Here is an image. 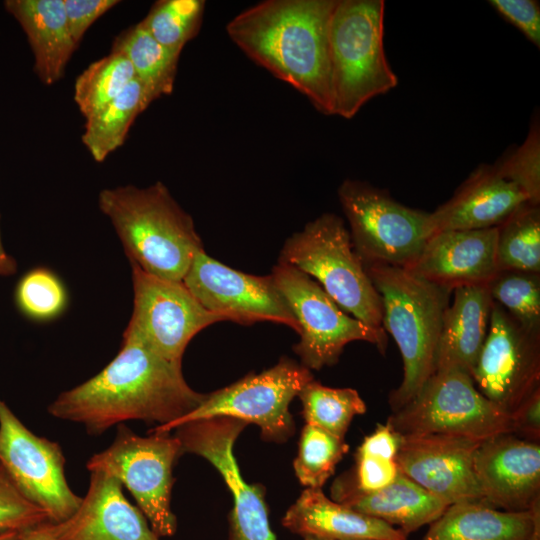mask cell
<instances>
[{"label": "cell", "instance_id": "23", "mask_svg": "<svg viewBox=\"0 0 540 540\" xmlns=\"http://www.w3.org/2000/svg\"><path fill=\"white\" fill-rule=\"evenodd\" d=\"M334 501L377 518L403 533L416 531L435 521L449 506L399 471L395 480L384 488L362 492L346 478L333 484Z\"/></svg>", "mask_w": 540, "mask_h": 540}, {"label": "cell", "instance_id": "13", "mask_svg": "<svg viewBox=\"0 0 540 540\" xmlns=\"http://www.w3.org/2000/svg\"><path fill=\"white\" fill-rule=\"evenodd\" d=\"M0 464L20 492L47 513L51 523L68 519L78 509L82 498L66 481L61 447L33 434L1 399Z\"/></svg>", "mask_w": 540, "mask_h": 540}, {"label": "cell", "instance_id": "34", "mask_svg": "<svg viewBox=\"0 0 540 540\" xmlns=\"http://www.w3.org/2000/svg\"><path fill=\"white\" fill-rule=\"evenodd\" d=\"M348 451L341 439L319 427L306 424L301 432L294 470L307 488H322Z\"/></svg>", "mask_w": 540, "mask_h": 540}, {"label": "cell", "instance_id": "39", "mask_svg": "<svg viewBox=\"0 0 540 540\" xmlns=\"http://www.w3.org/2000/svg\"><path fill=\"white\" fill-rule=\"evenodd\" d=\"M489 4L517 27L535 46H540V6L535 0H490Z\"/></svg>", "mask_w": 540, "mask_h": 540}, {"label": "cell", "instance_id": "16", "mask_svg": "<svg viewBox=\"0 0 540 540\" xmlns=\"http://www.w3.org/2000/svg\"><path fill=\"white\" fill-rule=\"evenodd\" d=\"M183 284L208 311L244 325L272 321L297 333L298 323L271 275L256 276L228 267L204 249L194 257Z\"/></svg>", "mask_w": 540, "mask_h": 540}, {"label": "cell", "instance_id": "29", "mask_svg": "<svg viewBox=\"0 0 540 540\" xmlns=\"http://www.w3.org/2000/svg\"><path fill=\"white\" fill-rule=\"evenodd\" d=\"M112 50L127 56L136 78L156 99L172 93L180 53L161 45L139 24L119 36Z\"/></svg>", "mask_w": 540, "mask_h": 540}, {"label": "cell", "instance_id": "30", "mask_svg": "<svg viewBox=\"0 0 540 540\" xmlns=\"http://www.w3.org/2000/svg\"><path fill=\"white\" fill-rule=\"evenodd\" d=\"M135 78V71L127 56L112 50L78 76L74 85V100L87 119L116 98Z\"/></svg>", "mask_w": 540, "mask_h": 540}, {"label": "cell", "instance_id": "32", "mask_svg": "<svg viewBox=\"0 0 540 540\" xmlns=\"http://www.w3.org/2000/svg\"><path fill=\"white\" fill-rule=\"evenodd\" d=\"M488 289L492 300L514 321L540 336V273L498 271Z\"/></svg>", "mask_w": 540, "mask_h": 540}, {"label": "cell", "instance_id": "45", "mask_svg": "<svg viewBox=\"0 0 540 540\" xmlns=\"http://www.w3.org/2000/svg\"><path fill=\"white\" fill-rule=\"evenodd\" d=\"M18 531H3L0 532V540H18L19 539Z\"/></svg>", "mask_w": 540, "mask_h": 540}, {"label": "cell", "instance_id": "18", "mask_svg": "<svg viewBox=\"0 0 540 540\" xmlns=\"http://www.w3.org/2000/svg\"><path fill=\"white\" fill-rule=\"evenodd\" d=\"M474 471L483 502L504 511L540 508V443L512 433L482 440Z\"/></svg>", "mask_w": 540, "mask_h": 540}, {"label": "cell", "instance_id": "33", "mask_svg": "<svg viewBox=\"0 0 540 540\" xmlns=\"http://www.w3.org/2000/svg\"><path fill=\"white\" fill-rule=\"evenodd\" d=\"M204 8L203 0H162L138 24L161 45L181 53L197 34Z\"/></svg>", "mask_w": 540, "mask_h": 540}, {"label": "cell", "instance_id": "11", "mask_svg": "<svg viewBox=\"0 0 540 540\" xmlns=\"http://www.w3.org/2000/svg\"><path fill=\"white\" fill-rule=\"evenodd\" d=\"M313 380L308 368L290 359L259 374H250L225 388L207 394L203 402L175 422L156 426L151 431L169 433L188 422L214 417H229L256 424L269 441L287 440L294 431L289 404Z\"/></svg>", "mask_w": 540, "mask_h": 540}, {"label": "cell", "instance_id": "27", "mask_svg": "<svg viewBox=\"0 0 540 540\" xmlns=\"http://www.w3.org/2000/svg\"><path fill=\"white\" fill-rule=\"evenodd\" d=\"M155 99L135 78L116 98L87 118L82 142L92 157L101 162L121 146L136 117Z\"/></svg>", "mask_w": 540, "mask_h": 540}, {"label": "cell", "instance_id": "40", "mask_svg": "<svg viewBox=\"0 0 540 540\" xmlns=\"http://www.w3.org/2000/svg\"><path fill=\"white\" fill-rule=\"evenodd\" d=\"M63 2L68 28L76 45L90 25L119 3L116 0H63Z\"/></svg>", "mask_w": 540, "mask_h": 540}, {"label": "cell", "instance_id": "10", "mask_svg": "<svg viewBox=\"0 0 540 540\" xmlns=\"http://www.w3.org/2000/svg\"><path fill=\"white\" fill-rule=\"evenodd\" d=\"M271 276L298 323L300 340L294 351L303 366L309 370L332 366L353 341L371 343L385 354L386 332L347 314L313 278L279 261Z\"/></svg>", "mask_w": 540, "mask_h": 540}, {"label": "cell", "instance_id": "41", "mask_svg": "<svg viewBox=\"0 0 540 540\" xmlns=\"http://www.w3.org/2000/svg\"><path fill=\"white\" fill-rule=\"evenodd\" d=\"M512 434L540 442V388L531 393L511 414Z\"/></svg>", "mask_w": 540, "mask_h": 540}, {"label": "cell", "instance_id": "15", "mask_svg": "<svg viewBox=\"0 0 540 540\" xmlns=\"http://www.w3.org/2000/svg\"><path fill=\"white\" fill-rule=\"evenodd\" d=\"M247 424L229 417H214L183 424L175 436L183 453L208 460L221 474L232 493L229 540H276L261 487L249 485L241 476L233 446Z\"/></svg>", "mask_w": 540, "mask_h": 540}, {"label": "cell", "instance_id": "22", "mask_svg": "<svg viewBox=\"0 0 540 540\" xmlns=\"http://www.w3.org/2000/svg\"><path fill=\"white\" fill-rule=\"evenodd\" d=\"M291 532L330 540H407L400 529L328 498L322 488H306L286 511Z\"/></svg>", "mask_w": 540, "mask_h": 540}, {"label": "cell", "instance_id": "38", "mask_svg": "<svg viewBox=\"0 0 540 540\" xmlns=\"http://www.w3.org/2000/svg\"><path fill=\"white\" fill-rule=\"evenodd\" d=\"M352 478H346L357 490L371 492L392 483L399 473L395 460L376 456L356 455Z\"/></svg>", "mask_w": 540, "mask_h": 540}, {"label": "cell", "instance_id": "6", "mask_svg": "<svg viewBox=\"0 0 540 540\" xmlns=\"http://www.w3.org/2000/svg\"><path fill=\"white\" fill-rule=\"evenodd\" d=\"M278 261L316 279L347 314L384 331L380 295L339 216L324 213L308 222L285 241Z\"/></svg>", "mask_w": 540, "mask_h": 540}, {"label": "cell", "instance_id": "7", "mask_svg": "<svg viewBox=\"0 0 540 540\" xmlns=\"http://www.w3.org/2000/svg\"><path fill=\"white\" fill-rule=\"evenodd\" d=\"M338 197L353 247L364 265L407 269L433 235L430 212L407 207L367 182L343 181Z\"/></svg>", "mask_w": 540, "mask_h": 540}, {"label": "cell", "instance_id": "35", "mask_svg": "<svg viewBox=\"0 0 540 540\" xmlns=\"http://www.w3.org/2000/svg\"><path fill=\"white\" fill-rule=\"evenodd\" d=\"M16 297L20 309L37 320L58 316L67 303L62 282L45 268H37L27 273L19 282Z\"/></svg>", "mask_w": 540, "mask_h": 540}, {"label": "cell", "instance_id": "31", "mask_svg": "<svg viewBox=\"0 0 540 540\" xmlns=\"http://www.w3.org/2000/svg\"><path fill=\"white\" fill-rule=\"evenodd\" d=\"M307 424L319 427L341 439L356 415L366 412V404L352 388H332L310 381L298 394Z\"/></svg>", "mask_w": 540, "mask_h": 540}, {"label": "cell", "instance_id": "14", "mask_svg": "<svg viewBox=\"0 0 540 540\" xmlns=\"http://www.w3.org/2000/svg\"><path fill=\"white\" fill-rule=\"evenodd\" d=\"M470 376L486 399L510 415L540 388V336L493 301L488 333Z\"/></svg>", "mask_w": 540, "mask_h": 540}, {"label": "cell", "instance_id": "21", "mask_svg": "<svg viewBox=\"0 0 540 540\" xmlns=\"http://www.w3.org/2000/svg\"><path fill=\"white\" fill-rule=\"evenodd\" d=\"M526 202L516 184L502 177L494 165L482 164L448 201L430 212L433 234L497 227Z\"/></svg>", "mask_w": 540, "mask_h": 540}, {"label": "cell", "instance_id": "28", "mask_svg": "<svg viewBox=\"0 0 540 540\" xmlns=\"http://www.w3.org/2000/svg\"><path fill=\"white\" fill-rule=\"evenodd\" d=\"M498 271L540 273V207L526 202L497 226Z\"/></svg>", "mask_w": 540, "mask_h": 540}, {"label": "cell", "instance_id": "43", "mask_svg": "<svg viewBox=\"0 0 540 540\" xmlns=\"http://www.w3.org/2000/svg\"><path fill=\"white\" fill-rule=\"evenodd\" d=\"M18 540H57L50 529L49 522L26 529L19 533Z\"/></svg>", "mask_w": 540, "mask_h": 540}, {"label": "cell", "instance_id": "8", "mask_svg": "<svg viewBox=\"0 0 540 540\" xmlns=\"http://www.w3.org/2000/svg\"><path fill=\"white\" fill-rule=\"evenodd\" d=\"M387 423L401 436L441 434L482 441L512 433L510 415L478 391L470 374L455 369L435 371Z\"/></svg>", "mask_w": 540, "mask_h": 540}, {"label": "cell", "instance_id": "5", "mask_svg": "<svg viewBox=\"0 0 540 540\" xmlns=\"http://www.w3.org/2000/svg\"><path fill=\"white\" fill-rule=\"evenodd\" d=\"M383 0H337L329 27L332 115L350 119L396 87L384 49Z\"/></svg>", "mask_w": 540, "mask_h": 540}, {"label": "cell", "instance_id": "46", "mask_svg": "<svg viewBox=\"0 0 540 540\" xmlns=\"http://www.w3.org/2000/svg\"><path fill=\"white\" fill-rule=\"evenodd\" d=\"M303 540H330L326 538L316 537V536H305Z\"/></svg>", "mask_w": 540, "mask_h": 540}, {"label": "cell", "instance_id": "36", "mask_svg": "<svg viewBox=\"0 0 540 540\" xmlns=\"http://www.w3.org/2000/svg\"><path fill=\"white\" fill-rule=\"evenodd\" d=\"M499 174L516 184L528 201L540 204V129L534 117L524 142L494 164Z\"/></svg>", "mask_w": 540, "mask_h": 540}, {"label": "cell", "instance_id": "37", "mask_svg": "<svg viewBox=\"0 0 540 540\" xmlns=\"http://www.w3.org/2000/svg\"><path fill=\"white\" fill-rule=\"evenodd\" d=\"M46 522L47 513L20 492L0 464V532H21Z\"/></svg>", "mask_w": 540, "mask_h": 540}, {"label": "cell", "instance_id": "2", "mask_svg": "<svg viewBox=\"0 0 540 540\" xmlns=\"http://www.w3.org/2000/svg\"><path fill=\"white\" fill-rule=\"evenodd\" d=\"M337 0H265L226 25L253 61L332 115L329 27Z\"/></svg>", "mask_w": 540, "mask_h": 540}, {"label": "cell", "instance_id": "4", "mask_svg": "<svg viewBox=\"0 0 540 540\" xmlns=\"http://www.w3.org/2000/svg\"><path fill=\"white\" fill-rule=\"evenodd\" d=\"M380 295L382 327L395 340L403 361V378L391 391L395 412L413 399L435 372L445 311L453 290L424 280L405 268L365 264Z\"/></svg>", "mask_w": 540, "mask_h": 540}, {"label": "cell", "instance_id": "19", "mask_svg": "<svg viewBox=\"0 0 540 540\" xmlns=\"http://www.w3.org/2000/svg\"><path fill=\"white\" fill-rule=\"evenodd\" d=\"M49 526L57 540H159L143 513L124 496L122 483L98 470L90 471L78 509Z\"/></svg>", "mask_w": 540, "mask_h": 540}, {"label": "cell", "instance_id": "3", "mask_svg": "<svg viewBox=\"0 0 540 540\" xmlns=\"http://www.w3.org/2000/svg\"><path fill=\"white\" fill-rule=\"evenodd\" d=\"M98 203L131 264L162 279L183 281L203 246L192 217L162 182L104 189Z\"/></svg>", "mask_w": 540, "mask_h": 540}, {"label": "cell", "instance_id": "17", "mask_svg": "<svg viewBox=\"0 0 540 540\" xmlns=\"http://www.w3.org/2000/svg\"><path fill=\"white\" fill-rule=\"evenodd\" d=\"M480 442L441 434L401 436L395 461L401 473L447 505L483 501L474 471Z\"/></svg>", "mask_w": 540, "mask_h": 540}, {"label": "cell", "instance_id": "24", "mask_svg": "<svg viewBox=\"0 0 540 540\" xmlns=\"http://www.w3.org/2000/svg\"><path fill=\"white\" fill-rule=\"evenodd\" d=\"M452 295L443 318L435 371L471 374L488 333L493 300L488 284L460 286Z\"/></svg>", "mask_w": 540, "mask_h": 540}, {"label": "cell", "instance_id": "1", "mask_svg": "<svg viewBox=\"0 0 540 540\" xmlns=\"http://www.w3.org/2000/svg\"><path fill=\"white\" fill-rule=\"evenodd\" d=\"M181 364L141 343L123 340L117 356L102 371L61 393L48 412L83 425L90 434H102L129 420L171 424L206 397L187 384Z\"/></svg>", "mask_w": 540, "mask_h": 540}, {"label": "cell", "instance_id": "42", "mask_svg": "<svg viewBox=\"0 0 540 540\" xmlns=\"http://www.w3.org/2000/svg\"><path fill=\"white\" fill-rule=\"evenodd\" d=\"M401 435L395 432L386 422L378 424L375 430L367 435L357 449L356 455L376 456L395 460L400 448Z\"/></svg>", "mask_w": 540, "mask_h": 540}, {"label": "cell", "instance_id": "25", "mask_svg": "<svg viewBox=\"0 0 540 540\" xmlns=\"http://www.w3.org/2000/svg\"><path fill=\"white\" fill-rule=\"evenodd\" d=\"M540 538V508L512 512L483 501L449 505L422 540H533Z\"/></svg>", "mask_w": 540, "mask_h": 540}, {"label": "cell", "instance_id": "20", "mask_svg": "<svg viewBox=\"0 0 540 540\" xmlns=\"http://www.w3.org/2000/svg\"><path fill=\"white\" fill-rule=\"evenodd\" d=\"M496 240L497 227L440 231L428 239L406 270L451 290L488 284L498 272Z\"/></svg>", "mask_w": 540, "mask_h": 540}, {"label": "cell", "instance_id": "44", "mask_svg": "<svg viewBox=\"0 0 540 540\" xmlns=\"http://www.w3.org/2000/svg\"><path fill=\"white\" fill-rule=\"evenodd\" d=\"M14 271L15 262L6 254L0 236V275H9Z\"/></svg>", "mask_w": 540, "mask_h": 540}, {"label": "cell", "instance_id": "9", "mask_svg": "<svg viewBox=\"0 0 540 540\" xmlns=\"http://www.w3.org/2000/svg\"><path fill=\"white\" fill-rule=\"evenodd\" d=\"M183 454L176 436L155 433L143 437L119 424L113 443L87 461L90 471L117 478L136 500L158 537L173 536L177 520L171 509L174 463Z\"/></svg>", "mask_w": 540, "mask_h": 540}, {"label": "cell", "instance_id": "12", "mask_svg": "<svg viewBox=\"0 0 540 540\" xmlns=\"http://www.w3.org/2000/svg\"><path fill=\"white\" fill-rule=\"evenodd\" d=\"M132 266L133 312L123 340L143 344L160 356L182 362L191 339L226 317L208 311L183 282L150 275Z\"/></svg>", "mask_w": 540, "mask_h": 540}, {"label": "cell", "instance_id": "47", "mask_svg": "<svg viewBox=\"0 0 540 540\" xmlns=\"http://www.w3.org/2000/svg\"><path fill=\"white\" fill-rule=\"evenodd\" d=\"M533 540H540V538H535V539H533Z\"/></svg>", "mask_w": 540, "mask_h": 540}, {"label": "cell", "instance_id": "26", "mask_svg": "<svg viewBox=\"0 0 540 540\" xmlns=\"http://www.w3.org/2000/svg\"><path fill=\"white\" fill-rule=\"evenodd\" d=\"M4 7L27 35L36 74L44 84H54L63 76L77 46L68 28L63 0H7Z\"/></svg>", "mask_w": 540, "mask_h": 540}]
</instances>
